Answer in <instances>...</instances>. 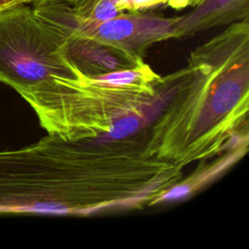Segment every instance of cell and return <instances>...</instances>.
<instances>
[{"label": "cell", "instance_id": "ba28073f", "mask_svg": "<svg viewBox=\"0 0 249 249\" xmlns=\"http://www.w3.org/2000/svg\"><path fill=\"white\" fill-rule=\"evenodd\" d=\"M202 0H183V3H184V6L185 7H188V6H196L197 5L198 3H200Z\"/></svg>", "mask_w": 249, "mask_h": 249}, {"label": "cell", "instance_id": "3957f363", "mask_svg": "<svg viewBox=\"0 0 249 249\" xmlns=\"http://www.w3.org/2000/svg\"><path fill=\"white\" fill-rule=\"evenodd\" d=\"M32 9L62 35L89 37L141 59L151 45L176 38L175 18H164L152 13L124 12L100 21L78 17L64 0L32 4Z\"/></svg>", "mask_w": 249, "mask_h": 249}, {"label": "cell", "instance_id": "5b68a950", "mask_svg": "<svg viewBox=\"0 0 249 249\" xmlns=\"http://www.w3.org/2000/svg\"><path fill=\"white\" fill-rule=\"evenodd\" d=\"M248 18L249 0H202L192 12L175 18L176 38Z\"/></svg>", "mask_w": 249, "mask_h": 249}, {"label": "cell", "instance_id": "7a4b0ae2", "mask_svg": "<svg viewBox=\"0 0 249 249\" xmlns=\"http://www.w3.org/2000/svg\"><path fill=\"white\" fill-rule=\"evenodd\" d=\"M62 40L26 4L0 13V82L32 106L54 76L72 73L62 55Z\"/></svg>", "mask_w": 249, "mask_h": 249}, {"label": "cell", "instance_id": "52a82bcc", "mask_svg": "<svg viewBox=\"0 0 249 249\" xmlns=\"http://www.w3.org/2000/svg\"><path fill=\"white\" fill-rule=\"evenodd\" d=\"M23 4H31V0H0V13Z\"/></svg>", "mask_w": 249, "mask_h": 249}, {"label": "cell", "instance_id": "8992f818", "mask_svg": "<svg viewBox=\"0 0 249 249\" xmlns=\"http://www.w3.org/2000/svg\"><path fill=\"white\" fill-rule=\"evenodd\" d=\"M80 18L106 20L124 13L119 10V0H64Z\"/></svg>", "mask_w": 249, "mask_h": 249}, {"label": "cell", "instance_id": "9c48e42d", "mask_svg": "<svg viewBox=\"0 0 249 249\" xmlns=\"http://www.w3.org/2000/svg\"><path fill=\"white\" fill-rule=\"evenodd\" d=\"M46 1H51V0H31V4H37V3H42Z\"/></svg>", "mask_w": 249, "mask_h": 249}, {"label": "cell", "instance_id": "30bf717a", "mask_svg": "<svg viewBox=\"0 0 249 249\" xmlns=\"http://www.w3.org/2000/svg\"><path fill=\"white\" fill-rule=\"evenodd\" d=\"M180 7H181V9H182V8H185L184 3H183V0H180Z\"/></svg>", "mask_w": 249, "mask_h": 249}, {"label": "cell", "instance_id": "277c9868", "mask_svg": "<svg viewBox=\"0 0 249 249\" xmlns=\"http://www.w3.org/2000/svg\"><path fill=\"white\" fill-rule=\"evenodd\" d=\"M61 52L69 64L75 66L80 73L86 67L84 75L87 76L92 69L93 76H96L142 64L141 58L94 39L75 34L63 35Z\"/></svg>", "mask_w": 249, "mask_h": 249}, {"label": "cell", "instance_id": "6da1fadb", "mask_svg": "<svg viewBox=\"0 0 249 249\" xmlns=\"http://www.w3.org/2000/svg\"><path fill=\"white\" fill-rule=\"evenodd\" d=\"M155 77L143 64L96 76L72 66V73L53 77L32 108L52 135H124L139 126L133 115L152 96Z\"/></svg>", "mask_w": 249, "mask_h": 249}]
</instances>
